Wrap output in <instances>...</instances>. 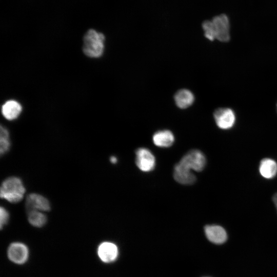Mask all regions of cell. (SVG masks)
Listing matches in <instances>:
<instances>
[{
    "label": "cell",
    "mask_w": 277,
    "mask_h": 277,
    "mask_svg": "<svg viewBox=\"0 0 277 277\" xmlns=\"http://www.w3.org/2000/svg\"><path fill=\"white\" fill-rule=\"evenodd\" d=\"M206 164V159L202 152L197 149L191 150L174 166L173 177L181 184H193L196 181V177L190 170L201 171Z\"/></svg>",
    "instance_id": "1"
},
{
    "label": "cell",
    "mask_w": 277,
    "mask_h": 277,
    "mask_svg": "<svg viewBox=\"0 0 277 277\" xmlns=\"http://www.w3.org/2000/svg\"><path fill=\"white\" fill-rule=\"evenodd\" d=\"M104 35L94 29H89L83 38V51L88 57L98 58L101 57L104 51Z\"/></svg>",
    "instance_id": "2"
},
{
    "label": "cell",
    "mask_w": 277,
    "mask_h": 277,
    "mask_svg": "<svg viewBox=\"0 0 277 277\" xmlns=\"http://www.w3.org/2000/svg\"><path fill=\"white\" fill-rule=\"evenodd\" d=\"M26 189L21 179L16 176L6 179L1 186V197L11 203H17L24 197Z\"/></svg>",
    "instance_id": "3"
},
{
    "label": "cell",
    "mask_w": 277,
    "mask_h": 277,
    "mask_svg": "<svg viewBox=\"0 0 277 277\" xmlns=\"http://www.w3.org/2000/svg\"><path fill=\"white\" fill-rule=\"evenodd\" d=\"M215 39L227 42L230 39V25L228 17L225 14L215 16L211 21Z\"/></svg>",
    "instance_id": "4"
},
{
    "label": "cell",
    "mask_w": 277,
    "mask_h": 277,
    "mask_svg": "<svg viewBox=\"0 0 277 277\" xmlns=\"http://www.w3.org/2000/svg\"><path fill=\"white\" fill-rule=\"evenodd\" d=\"M135 164L141 171L149 172L155 166V159L149 149L139 148L135 151Z\"/></svg>",
    "instance_id": "5"
},
{
    "label": "cell",
    "mask_w": 277,
    "mask_h": 277,
    "mask_svg": "<svg viewBox=\"0 0 277 277\" xmlns=\"http://www.w3.org/2000/svg\"><path fill=\"white\" fill-rule=\"evenodd\" d=\"M213 116L217 126L221 129H229L235 124V114L230 108H219L214 111Z\"/></svg>",
    "instance_id": "6"
},
{
    "label": "cell",
    "mask_w": 277,
    "mask_h": 277,
    "mask_svg": "<svg viewBox=\"0 0 277 277\" xmlns=\"http://www.w3.org/2000/svg\"><path fill=\"white\" fill-rule=\"evenodd\" d=\"M7 254L9 259L11 262L16 264H23L28 260L29 251L25 244L19 242H14L9 246Z\"/></svg>",
    "instance_id": "7"
},
{
    "label": "cell",
    "mask_w": 277,
    "mask_h": 277,
    "mask_svg": "<svg viewBox=\"0 0 277 277\" xmlns=\"http://www.w3.org/2000/svg\"><path fill=\"white\" fill-rule=\"evenodd\" d=\"M26 207L28 211L31 210L47 211L50 209L49 201L44 196L35 193L28 195L26 197Z\"/></svg>",
    "instance_id": "8"
},
{
    "label": "cell",
    "mask_w": 277,
    "mask_h": 277,
    "mask_svg": "<svg viewBox=\"0 0 277 277\" xmlns=\"http://www.w3.org/2000/svg\"><path fill=\"white\" fill-rule=\"evenodd\" d=\"M97 254L102 262L109 263L117 259L118 249L115 244L110 242H104L99 245Z\"/></svg>",
    "instance_id": "9"
},
{
    "label": "cell",
    "mask_w": 277,
    "mask_h": 277,
    "mask_svg": "<svg viewBox=\"0 0 277 277\" xmlns=\"http://www.w3.org/2000/svg\"><path fill=\"white\" fill-rule=\"evenodd\" d=\"M208 240L215 244H221L226 242L227 234L225 229L217 225H208L204 228Z\"/></svg>",
    "instance_id": "10"
},
{
    "label": "cell",
    "mask_w": 277,
    "mask_h": 277,
    "mask_svg": "<svg viewBox=\"0 0 277 277\" xmlns=\"http://www.w3.org/2000/svg\"><path fill=\"white\" fill-rule=\"evenodd\" d=\"M22 111V107L20 103L13 100L6 101L2 107L3 116L9 121L16 119L21 114Z\"/></svg>",
    "instance_id": "11"
},
{
    "label": "cell",
    "mask_w": 277,
    "mask_h": 277,
    "mask_svg": "<svg viewBox=\"0 0 277 277\" xmlns=\"http://www.w3.org/2000/svg\"><path fill=\"white\" fill-rule=\"evenodd\" d=\"M259 170L264 179H273L277 174V163L271 158L263 159L260 163Z\"/></svg>",
    "instance_id": "12"
},
{
    "label": "cell",
    "mask_w": 277,
    "mask_h": 277,
    "mask_svg": "<svg viewBox=\"0 0 277 277\" xmlns=\"http://www.w3.org/2000/svg\"><path fill=\"white\" fill-rule=\"evenodd\" d=\"M154 144L159 147L168 148L172 145L174 141L173 133L168 130H160L152 136Z\"/></svg>",
    "instance_id": "13"
},
{
    "label": "cell",
    "mask_w": 277,
    "mask_h": 277,
    "mask_svg": "<svg viewBox=\"0 0 277 277\" xmlns=\"http://www.w3.org/2000/svg\"><path fill=\"white\" fill-rule=\"evenodd\" d=\"M174 98L176 106L181 109L189 107L193 104L194 100L193 93L186 89H181L177 91Z\"/></svg>",
    "instance_id": "14"
},
{
    "label": "cell",
    "mask_w": 277,
    "mask_h": 277,
    "mask_svg": "<svg viewBox=\"0 0 277 277\" xmlns=\"http://www.w3.org/2000/svg\"><path fill=\"white\" fill-rule=\"evenodd\" d=\"M28 220L33 226L42 227L46 223L47 217L41 211L31 210L28 212Z\"/></svg>",
    "instance_id": "15"
},
{
    "label": "cell",
    "mask_w": 277,
    "mask_h": 277,
    "mask_svg": "<svg viewBox=\"0 0 277 277\" xmlns=\"http://www.w3.org/2000/svg\"><path fill=\"white\" fill-rule=\"evenodd\" d=\"M0 146L1 155L7 153L10 147L9 131L6 127L2 125L1 126Z\"/></svg>",
    "instance_id": "16"
},
{
    "label": "cell",
    "mask_w": 277,
    "mask_h": 277,
    "mask_svg": "<svg viewBox=\"0 0 277 277\" xmlns=\"http://www.w3.org/2000/svg\"><path fill=\"white\" fill-rule=\"evenodd\" d=\"M205 37L211 41L215 39L211 21H206L202 24Z\"/></svg>",
    "instance_id": "17"
},
{
    "label": "cell",
    "mask_w": 277,
    "mask_h": 277,
    "mask_svg": "<svg viewBox=\"0 0 277 277\" xmlns=\"http://www.w3.org/2000/svg\"><path fill=\"white\" fill-rule=\"evenodd\" d=\"M9 217L8 211L3 207L1 206L0 208V225L1 229L7 224Z\"/></svg>",
    "instance_id": "18"
},
{
    "label": "cell",
    "mask_w": 277,
    "mask_h": 277,
    "mask_svg": "<svg viewBox=\"0 0 277 277\" xmlns=\"http://www.w3.org/2000/svg\"><path fill=\"white\" fill-rule=\"evenodd\" d=\"M272 200L277 210V193L274 194V195L273 196Z\"/></svg>",
    "instance_id": "19"
},
{
    "label": "cell",
    "mask_w": 277,
    "mask_h": 277,
    "mask_svg": "<svg viewBox=\"0 0 277 277\" xmlns=\"http://www.w3.org/2000/svg\"><path fill=\"white\" fill-rule=\"evenodd\" d=\"M117 159L116 157L115 156H111L110 158V161L111 163L112 164H115L116 162H117Z\"/></svg>",
    "instance_id": "20"
}]
</instances>
